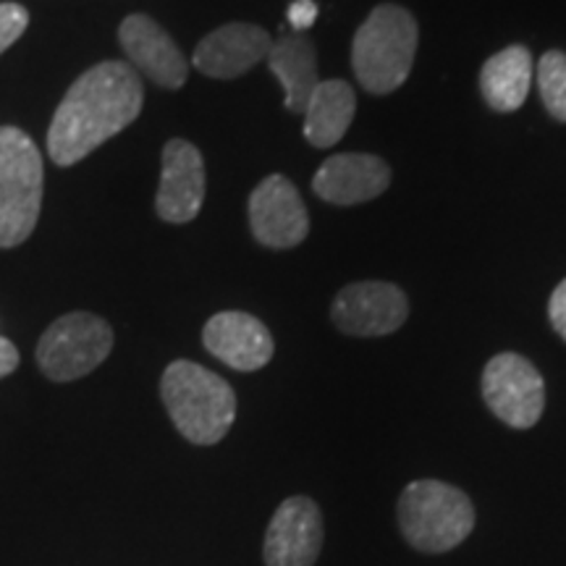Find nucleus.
Returning <instances> with one entry per match:
<instances>
[{"mask_svg": "<svg viewBox=\"0 0 566 566\" xmlns=\"http://www.w3.org/2000/svg\"><path fill=\"white\" fill-rule=\"evenodd\" d=\"M323 548L321 509L307 495H292L275 509L265 533V566H313Z\"/></svg>", "mask_w": 566, "mask_h": 566, "instance_id": "10", "label": "nucleus"}, {"mask_svg": "<svg viewBox=\"0 0 566 566\" xmlns=\"http://www.w3.org/2000/svg\"><path fill=\"white\" fill-rule=\"evenodd\" d=\"M548 317H551V325L556 328V334L566 342V279L558 283L556 292L551 294Z\"/></svg>", "mask_w": 566, "mask_h": 566, "instance_id": "22", "label": "nucleus"}, {"mask_svg": "<svg viewBox=\"0 0 566 566\" xmlns=\"http://www.w3.org/2000/svg\"><path fill=\"white\" fill-rule=\"evenodd\" d=\"M533 84V55L525 45H509L491 55L480 71V92L499 113H512L527 101Z\"/></svg>", "mask_w": 566, "mask_h": 566, "instance_id": "18", "label": "nucleus"}, {"mask_svg": "<svg viewBox=\"0 0 566 566\" xmlns=\"http://www.w3.org/2000/svg\"><path fill=\"white\" fill-rule=\"evenodd\" d=\"M17 365H19L17 346H13L9 338H0V378L11 375L13 370H17Z\"/></svg>", "mask_w": 566, "mask_h": 566, "instance_id": "23", "label": "nucleus"}, {"mask_svg": "<svg viewBox=\"0 0 566 566\" xmlns=\"http://www.w3.org/2000/svg\"><path fill=\"white\" fill-rule=\"evenodd\" d=\"M409 315L407 294L386 281L349 283L331 307L336 328L346 336H388L405 325Z\"/></svg>", "mask_w": 566, "mask_h": 566, "instance_id": "8", "label": "nucleus"}, {"mask_svg": "<svg viewBox=\"0 0 566 566\" xmlns=\"http://www.w3.org/2000/svg\"><path fill=\"white\" fill-rule=\"evenodd\" d=\"M30 24V13L19 3H0V53L9 51Z\"/></svg>", "mask_w": 566, "mask_h": 566, "instance_id": "20", "label": "nucleus"}, {"mask_svg": "<svg viewBox=\"0 0 566 566\" xmlns=\"http://www.w3.org/2000/svg\"><path fill=\"white\" fill-rule=\"evenodd\" d=\"M317 13H321V9H317L315 0H294V3L289 6L286 17L289 24L294 27V32H304L315 24Z\"/></svg>", "mask_w": 566, "mask_h": 566, "instance_id": "21", "label": "nucleus"}, {"mask_svg": "<svg viewBox=\"0 0 566 566\" xmlns=\"http://www.w3.org/2000/svg\"><path fill=\"white\" fill-rule=\"evenodd\" d=\"M271 34L254 24H226L210 32L195 51V66L212 80H237L271 53Z\"/></svg>", "mask_w": 566, "mask_h": 566, "instance_id": "14", "label": "nucleus"}, {"mask_svg": "<svg viewBox=\"0 0 566 566\" xmlns=\"http://www.w3.org/2000/svg\"><path fill=\"white\" fill-rule=\"evenodd\" d=\"M163 405L176 430L189 443L212 446L223 441L237 420V394L221 375L208 367L179 359L160 378Z\"/></svg>", "mask_w": 566, "mask_h": 566, "instance_id": "2", "label": "nucleus"}, {"mask_svg": "<svg viewBox=\"0 0 566 566\" xmlns=\"http://www.w3.org/2000/svg\"><path fill=\"white\" fill-rule=\"evenodd\" d=\"M202 344L212 357L239 373H254L273 359L275 344L271 331L254 315L218 313L202 331Z\"/></svg>", "mask_w": 566, "mask_h": 566, "instance_id": "13", "label": "nucleus"}, {"mask_svg": "<svg viewBox=\"0 0 566 566\" xmlns=\"http://www.w3.org/2000/svg\"><path fill=\"white\" fill-rule=\"evenodd\" d=\"M483 399L509 428L527 430L546 409V384L537 367L522 354H495L483 370Z\"/></svg>", "mask_w": 566, "mask_h": 566, "instance_id": "7", "label": "nucleus"}, {"mask_svg": "<svg viewBox=\"0 0 566 566\" xmlns=\"http://www.w3.org/2000/svg\"><path fill=\"white\" fill-rule=\"evenodd\" d=\"M45 168L38 145L17 126H0V247L30 239L40 218Z\"/></svg>", "mask_w": 566, "mask_h": 566, "instance_id": "5", "label": "nucleus"}, {"mask_svg": "<svg viewBox=\"0 0 566 566\" xmlns=\"http://www.w3.org/2000/svg\"><path fill=\"white\" fill-rule=\"evenodd\" d=\"M391 184V168L386 160L365 153L334 155L317 168L313 189L325 202L359 205L380 197Z\"/></svg>", "mask_w": 566, "mask_h": 566, "instance_id": "15", "label": "nucleus"}, {"mask_svg": "<svg viewBox=\"0 0 566 566\" xmlns=\"http://www.w3.org/2000/svg\"><path fill=\"white\" fill-rule=\"evenodd\" d=\"M399 530L409 546L422 554H446L475 530L470 495L441 480H415L399 495Z\"/></svg>", "mask_w": 566, "mask_h": 566, "instance_id": "4", "label": "nucleus"}, {"mask_svg": "<svg viewBox=\"0 0 566 566\" xmlns=\"http://www.w3.org/2000/svg\"><path fill=\"white\" fill-rule=\"evenodd\" d=\"M205 202V163L192 142L171 139L163 147L155 210L166 223L195 221Z\"/></svg>", "mask_w": 566, "mask_h": 566, "instance_id": "12", "label": "nucleus"}, {"mask_svg": "<svg viewBox=\"0 0 566 566\" xmlns=\"http://www.w3.org/2000/svg\"><path fill=\"white\" fill-rule=\"evenodd\" d=\"M354 111H357V95L352 84L344 80L321 82L304 105V137L313 147H334L336 142L349 132Z\"/></svg>", "mask_w": 566, "mask_h": 566, "instance_id": "17", "label": "nucleus"}, {"mask_svg": "<svg viewBox=\"0 0 566 566\" xmlns=\"http://www.w3.org/2000/svg\"><path fill=\"white\" fill-rule=\"evenodd\" d=\"M142 103L145 87L129 63H97L71 84L55 111L48 129V155L59 166H74L134 124Z\"/></svg>", "mask_w": 566, "mask_h": 566, "instance_id": "1", "label": "nucleus"}, {"mask_svg": "<svg viewBox=\"0 0 566 566\" xmlns=\"http://www.w3.org/2000/svg\"><path fill=\"white\" fill-rule=\"evenodd\" d=\"M271 71L279 76L286 92V108L292 113H302L321 76H317V51L315 42L304 32L283 34L279 42H273L268 53Z\"/></svg>", "mask_w": 566, "mask_h": 566, "instance_id": "16", "label": "nucleus"}, {"mask_svg": "<svg viewBox=\"0 0 566 566\" xmlns=\"http://www.w3.org/2000/svg\"><path fill=\"white\" fill-rule=\"evenodd\" d=\"M113 349V331L92 313H69L45 331L38 344V365L55 384L84 378L101 367Z\"/></svg>", "mask_w": 566, "mask_h": 566, "instance_id": "6", "label": "nucleus"}, {"mask_svg": "<svg viewBox=\"0 0 566 566\" xmlns=\"http://www.w3.org/2000/svg\"><path fill=\"white\" fill-rule=\"evenodd\" d=\"M118 42H122L126 59L132 66L142 71L147 80L158 87L179 90L189 76V63L158 21L145 13H132L118 27Z\"/></svg>", "mask_w": 566, "mask_h": 566, "instance_id": "11", "label": "nucleus"}, {"mask_svg": "<svg viewBox=\"0 0 566 566\" xmlns=\"http://www.w3.org/2000/svg\"><path fill=\"white\" fill-rule=\"evenodd\" d=\"M420 30L412 13L396 3L375 6L352 42L354 74L370 95H388L412 71Z\"/></svg>", "mask_w": 566, "mask_h": 566, "instance_id": "3", "label": "nucleus"}, {"mask_svg": "<svg viewBox=\"0 0 566 566\" xmlns=\"http://www.w3.org/2000/svg\"><path fill=\"white\" fill-rule=\"evenodd\" d=\"M537 87L543 105L556 122H566V53L548 51L537 63Z\"/></svg>", "mask_w": 566, "mask_h": 566, "instance_id": "19", "label": "nucleus"}, {"mask_svg": "<svg viewBox=\"0 0 566 566\" xmlns=\"http://www.w3.org/2000/svg\"><path fill=\"white\" fill-rule=\"evenodd\" d=\"M254 239L271 250H292L310 233V216L300 192L286 176H268L250 197Z\"/></svg>", "mask_w": 566, "mask_h": 566, "instance_id": "9", "label": "nucleus"}]
</instances>
